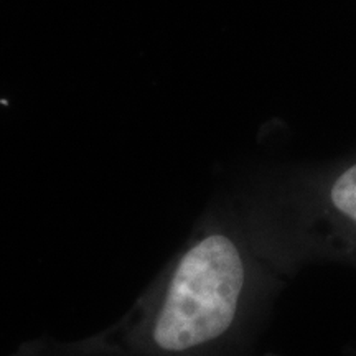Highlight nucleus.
Here are the masks:
<instances>
[{
    "mask_svg": "<svg viewBox=\"0 0 356 356\" xmlns=\"http://www.w3.org/2000/svg\"><path fill=\"white\" fill-rule=\"evenodd\" d=\"M291 274L246 203L204 216L139 302L68 356H211L251 325Z\"/></svg>",
    "mask_w": 356,
    "mask_h": 356,
    "instance_id": "f257e3e1",
    "label": "nucleus"
},
{
    "mask_svg": "<svg viewBox=\"0 0 356 356\" xmlns=\"http://www.w3.org/2000/svg\"><path fill=\"white\" fill-rule=\"evenodd\" d=\"M246 203L291 273L318 259L356 267V159L287 173Z\"/></svg>",
    "mask_w": 356,
    "mask_h": 356,
    "instance_id": "f03ea898",
    "label": "nucleus"
}]
</instances>
